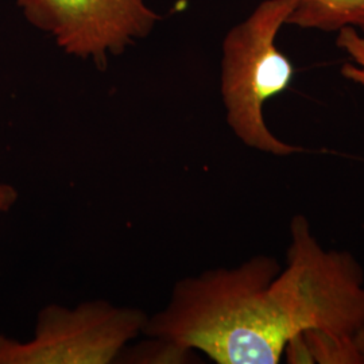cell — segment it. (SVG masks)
<instances>
[{"label":"cell","mask_w":364,"mask_h":364,"mask_svg":"<svg viewBox=\"0 0 364 364\" xmlns=\"http://www.w3.org/2000/svg\"><path fill=\"white\" fill-rule=\"evenodd\" d=\"M296 1L263 0L221 43L220 92L227 123L243 144L274 156L302 151L274 136L263 117L264 105L287 91L294 76L277 38Z\"/></svg>","instance_id":"cell-1"},{"label":"cell","mask_w":364,"mask_h":364,"mask_svg":"<svg viewBox=\"0 0 364 364\" xmlns=\"http://www.w3.org/2000/svg\"><path fill=\"white\" fill-rule=\"evenodd\" d=\"M147 316L107 301L48 305L26 343L0 335V364H108L144 332Z\"/></svg>","instance_id":"cell-2"},{"label":"cell","mask_w":364,"mask_h":364,"mask_svg":"<svg viewBox=\"0 0 364 364\" xmlns=\"http://www.w3.org/2000/svg\"><path fill=\"white\" fill-rule=\"evenodd\" d=\"M30 25L52 36L58 48L105 70L149 37L162 16L144 0H15Z\"/></svg>","instance_id":"cell-3"},{"label":"cell","mask_w":364,"mask_h":364,"mask_svg":"<svg viewBox=\"0 0 364 364\" xmlns=\"http://www.w3.org/2000/svg\"><path fill=\"white\" fill-rule=\"evenodd\" d=\"M287 25L326 33L343 27L364 31V0H297Z\"/></svg>","instance_id":"cell-4"},{"label":"cell","mask_w":364,"mask_h":364,"mask_svg":"<svg viewBox=\"0 0 364 364\" xmlns=\"http://www.w3.org/2000/svg\"><path fill=\"white\" fill-rule=\"evenodd\" d=\"M338 33L336 45L353 61V64L343 65L341 75L364 87V36L353 27H343Z\"/></svg>","instance_id":"cell-5"},{"label":"cell","mask_w":364,"mask_h":364,"mask_svg":"<svg viewBox=\"0 0 364 364\" xmlns=\"http://www.w3.org/2000/svg\"><path fill=\"white\" fill-rule=\"evenodd\" d=\"M18 200L16 189L4 182H0V212H7Z\"/></svg>","instance_id":"cell-6"}]
</instances>
